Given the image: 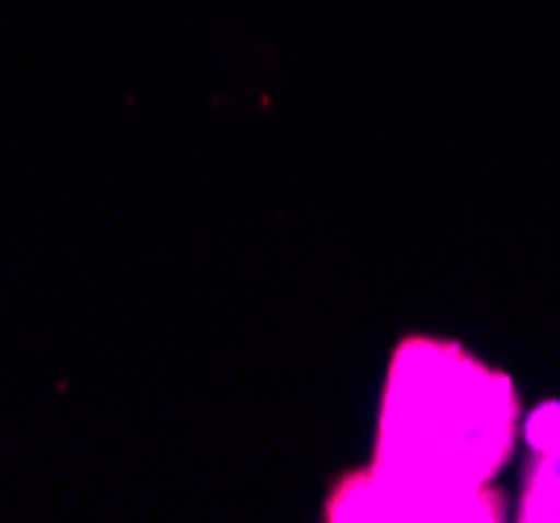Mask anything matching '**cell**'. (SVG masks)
<instances>
[{
  "mask_svg": "<svg viewBox=\"0 0 560 523\" xmlns=\"http://www.w3.org/2000/svg\"><path fill=\"white\" fill-rule=\"evenodd\" d=\"M514 415L506 373L460 344L406 339L381 394L376 465L343 477L327 520H498L490 481L514 449Z\"/></svg>",
  "mask_w": 560,
  "mask_h": 523,
  "instance_id": "1",
  "label": "cell"
},
{
  "mask_svg": "<svg viewBox=\"0 0 560 523\" xmlns=\"http://www.w3.org/2000/svg\"><path fill=\"white\" fill-rule=\"evenodd\" d=\"M527 440H532V474H527V490L518 502L523 520H560V403L539 406L527 423Z\"/></svg>",
  "mask_w": 560,
  "mask_h": 523,
  "instance_id": "2",
  "label": "cell"
}]
</instances>
